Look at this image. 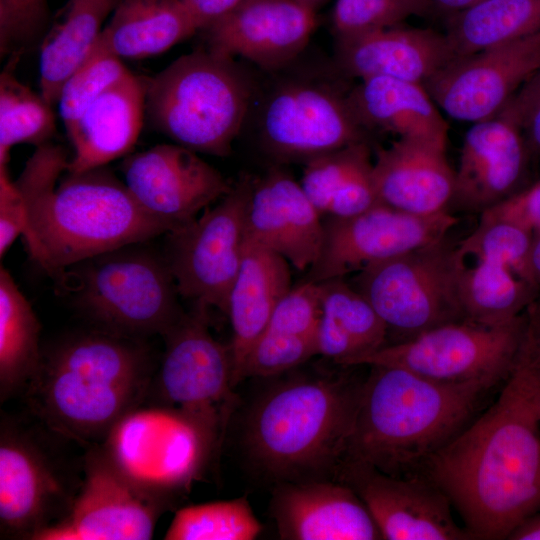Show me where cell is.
<instances>
[{
    "label": "cell",
    "mask_w": 540,
    "mask_h": 540,
    "mask_svg": "<svg viewBox=\"0 0 540 540\" xmlns=\"http://www.w3.org/2000/svg\"><path fill=\"white\" fill-rule=\"evenodd\" d=\"M472 539H506L540 513V380L528 337L496 401L425 463Z\"/></svg>",
    "instance_id": "cell-1"
},
{
    "label": "cell",
    "mask_w": 540,
    "mask_h": 540,
    "mask_svg": "<svg viewBox=\"0 0 540 540\" xmlns=\"http://www.w3.org/2000/svg\"><path fill=\"white\" fill-rule=\"evenodd\" d=\"M69 160L62 146L46 143L15 180L27 212L29 254L52 278L90 257L173 230L104 166L69 173Z\"/></svg>",
    "instance_id": "cell-2"
},
{
    "label": "cell",
    "mask_w": 540,
    "mask_h": 540,
    "mask_svg": "<svg viewBox=\"0 0 540 540\" xmlns=\"http://www.w3.org/2000/svg\"><path fill=\"white\" fill-rule=\"evenodd\" d=\"M155 372L143 339L94 329L42 350L24 392L30 410L51 431L92 443L145 402Z\"/></svg>",
    "instance_id": "cell-3"
},
{
    "label": "cell",
    "mask_w": 540,
    "mask_h": 540,
    "mask_svg": "<svg viewBox=\"0 0 540 540\" xmlns=\"http://www.w3.org/2000/svg\"><path fill=\"white\" fill-rule=\"evenodd\" d=\"M369 367L343 461L390 475L420 473L471 421L481 397L491 389L481 383L435 381L396 366Z\"/></svg>",
    "instance_id": "cell-4"
},
{
    "label": "cell",
    "mask_w": 540,
    "mask_h": 540,
    "mask_svg": "<svg viewBox=\"0 0 540 540\" xmlns=\"http://www.w3.org/2000/svg\"><path fill=\"white\" fill-rule=\"evenodd\" d=\"M362 382L300 375L264 392L243 431L249 460L277 483L332 479L342 463Z\"/></svg>",
    "instance_id": "cell-5"
},
{
    "label": "cell",
    "mask_w": 540,
    "mask_h": 540,
    "mask_svg": "<svg viewBox=\"0 0 540 540\" xmlns=\"http://www.w3.org/2000/svg\"><path fill=\"white\" fill-rule=\"evenodd\" d=\"M255 93L253 77L235 58L194 51L146 81L145 116L176 144L226 157Z\"/></svg>",
    "instance_id": "cell-6"
},
{
    "label": "cell",
    "mask_w": 540,
    "mask_h": 540,
    "mask_svg": "<svg viewBox=\"0 0 540 540\" xmlns=\"http://www.w3.org/2000/svg\"><path fill=\"white\" fill-rule=\"evenodd\" d=\"M144 243L80 261L57 280L96 329L144 340L164 336L184 314L165 256Z\"/></svg>",
    "instance_id": "cell-7"
},
{
    "label": "cell",
    "mask_w": 540,
    "mask_h": 540,
    "mask_svg": "<svg viewBox=\"0 0 540 540\" xmlns=\"http://www.w3.org/2000/svg\"><path fill=\"white\" fill-rule=\"evenodd\" d=\"M466 257L449 235L358 271L354 288L373 306L398 343L463 321L461 276ZM388 343V344H390Z\"/></svg>",
    "instance_id": "cell-8"
},
{
    "label": "cell",
    "mask_w": 540,
    "mask_h": 540,
    "mask_svg": "<svg viewBox=\"0 0 540 540\" xmlns=\"http://www.w3.org/2000/svg\"><path fill=\"white\" fill-rule=\"evenodd\" d=\"M208 309L192 303L163 336L165 351L148 393L155 396L152 404L172 408L189 419L217 450L237 396L229 345L210 333Z\"/></svg>",
    "instance_id": "cell-9"
},
{
    "label": "cell",
    "mask_w": 540,
    "mask_h": 540,
    "mask_svg": "<svg viewBox=\"0 0 540 540\" xmlns=\"http://www.w3.org/2000/svg\"><path fill=\"white\" fill-rule=\"evenodd\" d=\"M528 324V309L498 325L452 322L409 340L386 344L348 366H396L435 381L481 383L492 388L505 382L515 368Z\"/></svg>",
    "instance_id": "cell-10"
},
{
    "label": "cell",
    "mask_w": 540,
    "mask_h": 540,
    "mask_svg": "<svg viewBox=\"0 0 540 540\" xmlns=\"http://www.w3.org/2000/svg\"><path fill=\"white\" fill-rule=\"evenodd\" d=\"M101 446L131 482L169 504L216 451L184 415L152 403L122 417Z\"/></svg>",
    "instance_id": "cell-11"
},
{
    "label": "cell",
    "mask_w": 540,
    "mask_h": 540,
    "mask_svg": "<svg viewBox=\"0 0 540 540\" xmlns=\"http://www.w3.org/2000/svg\"><path fill=\"white\" fill-rule=\"evenodd\" d=\"M264 150L283 162H308L320 155L367 141L362 125L344 92L334 83L290 79L265 95L258 113Z\"/></svg>",
    "instance_id": "cell-12"
},
{
    "label": "cell",
    "mask_w": 540,
    "mask_h": 540,
    "mask_svg": "<svg viewBox=\"0 0 540 540\" xmlns=\"http://www.w3.org/2000/svg\"><path fill=\"white\" fill-rule=\"evenodd\" d=\"M253 178L241 177L214 207L167 233L165 258L181 297L226 312L247 244Z\"/></svg>",
    "instance_id": "cell-13"
},
{
    "label": "cell",
    "mask_w": 540,
    "mask_h": 540,
    "mask_svg": "<svg viewBox=\"0 0 540 540\" xmlns=\"http://www.w3.org/2000/svg\"><path fill=\"white\" fill-rule=\"evenodd\" d=\"M35 432L2 416L0 427L1 536L34 539L61 520L80 484Z\"/></svg>",
    "instance_id": "cell-14"
},
{
    "label": "cell",
    "mask_w": 540,
    "mask_h": 540,
    "mask_svg": "<svg viewBox=\"0 0 540 540\" xmlns=\"http://www.w3.org/2000/svg\"><path fill=\"white\" fill-rule=\"evenodd\" d=\"M84 476L68 513L33 540H147L171 505L139 488L101 445L84 456Z\"/></svg>",
    "instance_id": "cell-15"
},
{
    "label": "cell",
    "mask_w": 540,
    "mask_h": 540,
    "mask_svg": "<svg viewBox=\"0 0 540 540\" xmlns=\"http://www.w3.org/2000/svg\"><path fill=\"white\" fill-rule=\"evenodd\" d=\"M459 219L450 211L416 215L378 203L349 217L328 216L323 222L320 255L305 281L320 283L392 258L445 235Z\"/></svg>",
    "instance_id": "cell-16"
},
{
    "label": "cell",
    "mask_w": 540,
    "mask_h": 540,
    "mask_svg": "<svg viewBox=\"0 0 540 540\" xmlns=\"http://www.w3.org/2000/svg\"><path fill=\"white\" fill-rule=\"evenodd\" d=\"M540 67V32L457 56L424 86L453 119L475 123L499 114Z\"/></svg>",
    "instance_id": "cell-17"
},
{
    "label": "cell",
    "mask_w": 540,
    "mask_h": 540,
    "mask_svg": "<svg viewBox=\"0 0 540 540\" xmlns=\"http://www.w3.org/2000/svg\"><path fill=\"white\" fill-rule=\"evenodd\" d=\"M336 476L361 498L383 539H472L454 520L448 497L422 473L396 476L343 461Z\"/></svg>",
    "instance_id": "cell-18"
},
{
    "label": "cell",
    "mask_w": 540,
    "mask_h": 540,
    "mask_svg": "<svg viewBox=\"0 0 540 540\" xmlns=\"http://www.w3.org/2000/svg\"><path fill=\"white\" fill-rule=\"evenodd\" d=\"M121 171L135 200L173 230L195 219L233 186L197 152L176 143L127 155Z\"/></svg>",
    "instance_id": "cell-19"
},
{
    "label": "cell",
    "mask_w": 540,
    "mask_h": 540,
    "mask_svg": "<svg viewBox=\"0 0 540 540\" xmlns=\"http://www.w3.org/2000/svg\"><path fill=\"white\" fill-rule=\"evenodd\" d=\"M315 12L299 0H242L201 31L208 50L277 71L307 46L317 23Z\"/></svg>",
    "instance_id": "cell-20"
},
{
    "label": "cell",
    "mask_w": 540,
    "mask_h": 540,
    "mask_svg": "<svg viewBox=\"0 0 540 540\" xmlns=\"http://www.w3.org/2000/svg\"><path fill=\"white\" fill-rule=\"evenodd\" d=\"M519 124L505 111L472 123L455 170L451 207L483 212L524 189L531 157Z\"/></svg>",
    "instance_id": "cell-21"
},
{
    "label": "cell",
    "mask_w": 540,
    "mask_h": 540,
    "mask_svg": "<svg viewBox=\"0 0 540 540\" xmlns=\"http://www.w3.org/2000/svg\"><path fill=\"white\" fill-rule=\"evenodd\" d=\"M270 510L280 539H383L361 498L339 480L277 483Z\"/></svg>",
    "instance_id": "cell-22"
},
{
    "label": "cell",
    "mask_w": 540,
    "mask_h": 540,
    "mask_svg": "<svg viewBox=\"0 0 540 540\" xmlns=\"http://www.w3.org/2000/svg\"><path fill=\"white\" fill-rule=\"evenodd\" d=\"M320 216L301 184L273 169L261 179H253L246 209L247 240L282 256L298 270H306L322 249Z\"/></svg>",
    "instance_id": "cell-23"
},
{
    "label": "cell",
    "mask_w": 540,
    "mask_h": 540,
    "mask_svg": "<svg viewBox=\"0 0 540 540\" xmlns=\"http://www.w3.org/2000/svg\"><path fill=\"white\" fill-rule=\"evenodd\" d=\"M456 54L445 33L402 24L336 38L335 64L346 77L425 84Z\"/></svg>",
    "instance_id": "cell-24"
},
{
    "label": "cell",
    "mask_w": 540,
    "mask_h": 540,
    "mask_svg": "<svg viewBox=\"0 0 540 540\" xmlns=\"http://www.w3.org/2000/svg\"><path fill=\"white\" fill-rule=\"evenodd\" d=\"M446 145L398 138L377 149L373 182L379 202L416 215L450 211L455 171L446 158Z\"/></svg>",
    "instance_id": "cell-25"
},
{
    "label": "cell",
    "mask_w": 540,
    "mask_h": 540,
    "mask_svg": "<svg viewBox=\"0 0 540 540\" xmlns=\"http://www.w3.org/2000/svg\"><path fill=\"white\" fill-rule=\"evenodd\" d=\"M146 81L129 72L109 87L67 132L73 146L67 172L103 167L129 155L145 116Z\"/></svg>",
    "instance_id": "cell-26"
},
{
    "label": "cell",
    "mask_w": 540,
    "mask_h": 540,
    "mask_svg": "<svg viewBox=\"0 0 540 540\" xmlns=\"http://www.w3.org/2000/svg\"><path fill=\"white\" fill-rule=\"evenodd\" d=\"M289 262L247 240L226 307L232 327V384L243 381L247 356L267 328L280 299L292 288Z\"/></svg>",
    "instance_id": "cell-27"
},
{
    "label": "cell",
    "mask_w": 540,
    "mask_h": 540,
    "mask_svg": "<svg viewBox=\"0 0 540 540\" xmlns=\"http://www.w3.org/2000/svg\"><path fill=\"white\" fill-rule=\"evenodd\" d=\"M349 100L369 132L447 144L448 125L423 84L371 77L349 90Z\"/></svg>",
    "instance_id": "cell-28"
},
{
    "label": "cell",
    "mask_w": 540,
    "mask_h": 540,
    "mask_svg": "<svg viewBox=\"0 0 540 540\" xmlns=\"http://www.w3.org/2000/svg\"><path fill=\"white\" fill-rule=\"evenodd\" d=\"M200 28L181 0H121L96 44L120 59L157 56Z\"/></svg>",
    "instance_id": "cell-29"
},
{
    "label": "cell",
    "mask_w": 540,
    "mask_h": 540,
    "mask_svg": "<svg viewBox=\"0 0 540 540\" xmlns=\"http://www.w3.org/2000/svg\"><path fill=\"white\" fill-rule=\"evenodd\" d=\"M117 0H69L40 50V93L54 105L66 80L82 65Z\"/></svg>",
    "instance_id": "cell-30"
},
{
    "label": "cell",
    "mask_w": 540,
    "mask_h": 540,
    "mask_svg": "<svg viewBox=\"0 0 540 540\" xmlns=\"http://www.w3.org/2000/svg\"><path fill=\"white\" fill-rule=\"evenodd\" d=\"M41 325L10 273L0 268V400L24 392L42 350Z\"/></svg>",
    "instance_id": "cell-31"
},
{
    "label": "cell",
    "mask_w": 540,
    "mask_h": 540,
    "mask_svg": "<svg viewBox=\"0 0 540 540\" xmlns=\"http://www.w3.org/2000/svg\"><path fill=\"white\" fill-rule=\"evenodd\" d=\"M456 56L540 32V0H483L447 19Z\"/></svg>",
    "instance_id": "cell-32"
},
{
    "label": "cell",
    "mask_w": 540,
    "mask_h": 540,
    "mask_svg": "<svg viewBox=\"0 0 540 540\" xmlns=\"http://www.w3.org/2000/svg\"><path fill=\"white\" fill-rule=\"evenodd\" d=\"M461 302L465 319L486 325L509 322L535 301L540 286L520 278L507 265L476 259L461 276Z\"/></svg>",
    "instance_id": "cell-33"
},
{
    "label": "cell",
    "mask_w": 540,
    "mask_h": 540,
    "mask_svg": "<svg viewBox=\"0 0 540 540\" xmlns=\"http://www.w3.org/2000/svg\"><path fill=\"white\" fill-rule=\"evenodd\" d=\"M0 75V165L7 166L17 144L49 143L56 132L52 106L14 73L19 54L11 55Z\"/></svg>",
    "instance_id": "cell-34"
},
{
    "label": "cell",
    "mask_w": 540,
    "mask_h": 540,
    "mask_svg": "<svg viewBox=\"0 0 540 540\" xmlns=\"http://www.w3.org/2000/svg\"><path fill=\"white\" fill-rule=\"evenodd\" d=\"M263 526L246 497L186 506L178 510L166 540H253Z\"/></svg>",
    "instance_id": "cell-35"
},
{
    "label": "cell",
    "mask_w": 540,
    "mask_h": 540,
    "mask_svg": "<svg viewBox=\"0 0 540 540\" xmlns=\"http://www.w3.org/2000/svg\"><path fill=\"white\" fill-rule=\"evenodd\" d=\"M533 231L505 218L480 215L477 228L459 241L466 259H487L503 263L520 278L536 283L530 267Z\"/></svg>",
    "instance_id": "cell-36"
},
{
    "label": "cell",
    "mask_w": 540,
    "mask_h": 540,
    "mask_svg": "<svg viewBox=\"0 0 540 540\" xmlns=\"http://www.w3.org/2000/svg\"><path fill=\"white\" fill-rule=\"evenodd\" d=\"M317 284L322 313L332 317L350 334L361 348V355L387 344V328L384 322L361 293L343 278Z\"/></svg>",
    "instance_id": "cell-37"
},
{
    "label": "cell",
    "mask_w": 540,
    "mask_h": 540,
    "mask_svg": "<svg viewBox=\"0 0 540 540\" xmlns=\"http://www.w3.org/2000/svg\"><path fill=\"white\" fill-rule=\"evenodd\" d=\"M129 72L122 59L95 44L87 59L66 80L57 100L66 132L101 94Z\"/></svg>",
    "instance_id": "cell-38"
},
{
    "label": "cell",
    "mask_w": 540,
    "mask_h": 540,
    "mask_svg": "<svg viewBox=\"0 0 540 540\" xmlns=\"http://www.w3.org/2000/svg\"><path fill=\"white\" fill-rule=\"evenodd\" d=\"M370 162L371 147L367 141L320 155L305 163L301 187L320 214H327L335 194Z\"/></svg>",
    "instance_id": "cell-39"
},
{
    "label": "cell",
    "mask_w": 540,
    "mask_h": 540,
    "mask_svg": "<svg viewBox=\"0 0 540 540\" xmlns=\"http://www.w3.org/2000/svg\"><path fill=\"white\" fill-rule=\"evenodd\" d=\"M428 12L426 0H336L332 25L336 38L402 24Z\"/></svg>",
    "instance_id": "cell-40"
},
{
    "label": "cell",
    "mask_w": 540,
    "mask_h": 540,
    "mask_svg": "<svg viewBox=\"0 0 540 540\" xmlns=\"http://www.w3.org/2000/svg\"><path fill=\"white\" fill-rule=\"evenodd\" d=\"M314 335L265 330L247 356L243 379L276 376L300 366L316 356Z\"/></svg>",
    "instance_id": "cell-41"
},
{
    "label": "cell",
    "mask_w": 540,
    "mask_h": 540,
    "mask_svg": "<svg viewBox=\"0 0 540 540\" xmlns=\"http://www.w3.org/2000/svg\"><path fill=\"white\" fill-rule=\"evenodd\" d=\"M47 0H0L1 56L20 54L48 23Z\"/></svg>",
    "instance_id": "cell-42"
},
{
    "label": "cell",
    "mask_w": 540,
    "mask_h": 540,
    "mask_svg": "<svg viewBox=\"0 0 540 540\" xmlns=\"http://www.w3.org/2000/svg\"><path fill=\"white\" fill-rule=\"evenodd\" d=\"M321 313L318 284L304 281L280 299L265 330L311 336L315 334Z\"/></svg>",
    "instance_id": "cell-43"
},
{
    "label": "cell",
    "mask_w": 540,
    "mask_h": 540,
    "mask_svg": "<svg viewBox=\"0 0 540 540\" xmlns=\"http://www.w3.org/2000/svg\"><path fill=\"white\" fill-rule=\"evenodd\" d=\"M503 111L521 127L531 155L540 156V67L514 94Z\"/></svg>",
    "instance_id": "cell-44"
},
{
    "label": "cell",
    "mask_w": 540,
    "mask_h": 540,
    "mask_svg": "<svg viewBox=\"0 0 540 540\" xmlns=\"http://www.w3.org/2000/svg\"><path fill=\"white\" fill-rule=\"evenodd\" d=\"M23 196L9 177L7 166L0 165V256L3 257L19 235L27 230Z\"/></svg>",
    "instance_id": "cell-45"
},
{
    "label": "cell",
    "mask_w": 540,
    "mask_h": 540,
    "mask_svg": "<svg viewBox=\"0 0 540 540\" xmlns=\"http://www.w3.org/2000/svg\"><path fill=\"white\" fill-rule=\"evenodd\" d=\"M316 355L332 359L341 366L362 354V350L350 334L332 317L321 313L315 330Z\"/></svg>",
    "instance_id": "cell-46"
},
{
    "label": "cell",
    "mask_w": 540,
    "mask_h": 540,
    "mask_svg": "<svg viewBox=\"0 0 540 540\" xmlns=\"http://www.w3.org/2000/svg\"><path fill=\"white\" fill-rule=\"evenodd\" d=\"M480 215L505 218L540 231V179Z\"/></svg>",
    "instance_id": "cell-47"
},
{
    "label": "cell",
    "mask_w": 540,
    "mask_h": 540,
    "mask_svg": "<svg viewBox=\"0 0 540 540\" xmlns=\"http://www.w3.org/2000/svg\"><path fill=\"white\" fill-rule=\"evenodd\" d=\"M187 7L200 31L224 16L242 0H181Z\"/></svg>",
    "instance_id": "cell-48"
},
{
    "label": "cell",
    "mask_w": 540,
    "mask_h": 540,
    "mask_svg": "<svg viewBox=\"0 0 540 540\" xmlns=\"http://www.w3.org/2000/svg\"><path fill=\"white\" fill-rule=\"evenodd\" d=\"M528 315V337L531 346V354L537 376L540 380V293L535 301L528 307Z\"/></svg>",
    "instance_id": "cell-49"
},
{
    "label": "cell",
    "mask_w": 540,
    "mask_h": 540,
    "mask_svg": "<svg viewBox=\"0 0 540 540\" xmlns=\"http://www.w3.org/2000/svg\"><path fill=\"white\" fill-rule=\"evenodd\" d=\"M482 1L483 0H426L428 11H437L444 14L447 19Z\"/></svg>",
    "instance_id": "cell-50"
},
{
    "label": "cell",
    "mask_w": 540,
    "mask_h": 540,
    "mask_svg": "<svg viewBox=\"0 0 540 540\" xmlns=\"http://www.w3.org/2000/svg\"><path fill=\"white\" fill-rule=\"evenodd\" d=\"M510 539H540V513L536 514L521 525Z\"/></svg>",
    "instance_id": "cell-51"
},
{
    "label": "cell",
    "mask_w": 540,
    "mask_h": 540,
    "mask_svg": "<svg viewBox=\"0 0 540 540\" xmlns=\"http://www.w3.org/2000/svg\"><path fill=\"white\" fill-rule=\"evenodd\" d=\"M530 267L536 283L540 285V231L533 232Z\"/></svg>",
    "instance_id": "cell-52"
},
{
    "label": "cell",
    "mask_w": 540,
    "mask_h": 540,
    "mask_svg": "<svg viewBox=\"0 0 540 540\" xmlns=\"http://www.w3.org/2000/svg\"><path fill=\"white\" fill-rule=\"evenodd\" d=\"M306 5L312 7L313 9H317L322 3H324L326 0H299Z\"/></svg>",
    "instance_id": "cell-53"
}]
</instances>
